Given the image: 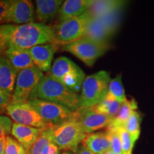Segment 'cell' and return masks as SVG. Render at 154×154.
I'll return each mask as SVG.
<instances>
[{"mask_svg":"<svg viewBox=\"0 0 154 154\" xmlns=\"http://www.w3.org/2000/svg\"><path fill=\"white\" fill-rule=\"evenodd\" d=\"M110 81V74L106 71H99L86 76L81 89L82 107L95 106L101 103L107 95Z\"/></svg>","mask_w":154,"mask_h":154,"instance_id":"obj_4","label":"cell"},{"mask_svg":"<svg viewBox=\"0 0 154 154\" xmlns=\"http://www.w3.org/2000/svg\"><path fill=\"white\" fill-rule=\"evenodd\" d=\"M116 129L118 130L119 134L120 135L123 153L133 154V149H134V143H136V141L131 137V136L126 131L125 128H116Z\"/></svg>","mask_w":154,"mask_h":154,"instance_id":"obj_27","label":"cell"},{"mask_svg":"<svg viewBox=\"0 0 154 154\" xmlns=\"http://www.w3.org/2000/svg\"><path fill=\"white\" fill-rule=\"evenodd\" d=\"M11 0H0V26L6 24L7 11Z\"/></svg>","mask_w":154,"mask_h":154,"instance_id":"obj_32","label":"cell"},{"mask_svg":"<svg viewBox=\"0 0 154 154\" xmlns=\"http://www.w3.org/2000/svg\"><path fill=\"white\" fill-rule=\"evenodd\" d=\"M108 95L112 96L121 103L127 101L125 89L123 85L121 74L117 75L113 79H111L108 88Z\"/></svg>","mask_w":154,"mask_h":154,"instance_id":"obj_25","label":"cell"},{"mask_svg":"<svg viewBox=\"0 0 154 154\" xmlns=\"http://www.w3.org/2000/svg\"><path fill=\"white\" fill-rule=\"evenodd\" d=\"M32 98L54 102L72 111H76L82 107L80 95L55 80L49 74L44 75L29 99Z\"/></svg>","mask_w":154,"mask_h":154,"instance_id":"obj_2","label":"cell"},{"mask_svg":"<svg viewBox=\"0 0 154 154\" xmlns=\"http://www.w3.org/2000/svg\"><path fill=\"white\" fill-rule=\"evenodd\" d=\"M56 49V44H42L29 49L34 66L42 72H50Z\"/></svg>","mask_w":154,"mask_h":154,"instance_id":"obj_14","label":"cell"},{"mask_svg":"<svg viewBox=\"0 0 154 154\" xmlns=\"http://www.w3.org/2000/svg\"><path fill=\"white\" fill-rule=\"evenodd\" d=\"M5 56L18 71L34 66L29 49H23L9 43L8 48L5 51Z\"/></svg>","mask_w":154,"mask_h":154,"instance_id":"obj_17","label":"cell"},{"mask_svg":"<svg viewBox=\"0 0 154 154\" xmlns=\"http://www.w3.org/2000/svg\"><path fill=\"white\" fill-rule=\"evenodd\" d=\"M83 144L94 154H104L111 150V138L109 132L99 131L86 136Z\"/></svg>","mask_w":154,"mask_h":154,"instance_id":"obj_18","label":"cell"},{"mask_svg":"<svg viewBox=\"0 0 154 154\" xmlns=\"http://www.w3.org/2000/svg\"><path fill=\"white\" fill-rule=\"evenodd\" d=\"M137 103L134 99H127V101L121 104L119 112L107 127H112L115 128H123L132 113L137 110Z\"/></svg>","mask_w":154,"mask_h":154,"instance_id":"obj_23","label":"cell"},{"mask_svg":"<svg viewBox=\"0 0 154 154\" xmlns=\"http://www.w3.org/2000/svg\"><path fill=\"white\" fill-rule=\"evenodd\" d=\"M5 113L16 124L34 127L40 129L51 128V126L42 119L34 108L28 102L10 103L6 109Z\"/></svg>","mask_w":154,"mask_h":154,"instance_id":"obj_11","label":"cell"},{"mask_svg":"<svg viewBox=\"0 0 154 154\" xmlns=\"http://www.w3.org/2000/svg\"><path fill=\"white\" fill-rule=\"evenodd\" d=\"M63 2L62 0H36V17L41 23L51 22L58 15Z\"/></svg>","mask_w":154,"mask_h":154,"instance_id":"obj_19","label":"cell"},{"mask_svg":"<svg viewBox=\"0 0 154 154\" xmlns=\"http://www.w3.org/2000/svg\"><path fill=\"white\" fill-rule=\"evenodd\" d=\"M5 138L6 136L0 138V154H5Z\"/></svg>","mask_w":154,"mask_h":154,"instance_id":"obj_35","label":"cell"},{"mask_svg":"<svg viewBox=\"0 0 154 154\" xmlns=\"http://www.w3.org/2000/svg\"><path fill=\"white\" fill-rule=\"evenodd\" d=\"M9 45V38L2 26H0V56H2L5 53Z\"/></svg>","mask_w":154,"mask_h":154,"instance_id":"obj_33","label":"cell"},{"mask_svg":"<svg viewBox=\"0 0 154 154\" xmlns=\"http://www.w3.org/2000/svg\"><path fill=\"white\" fill-rule=\"evenodd\" d=\"M43 76V72L35 66L19 71L11 103L27 102Z\"/></svg>","mask_w":154,"mask_h":154,"instance_id":"obj_8","label":"cell"},{"mask_svg":"<svg viewBox=\"0 0 154 154\" xmlns=\"http://www.w3.org/2000/svg\"><path fill=\"white\" fill-rule=\"evenodd\" d=\"M141 120V114L137 110H136L132 113L129 119L125 124L124 126L123 127L131 136V137L134 138L135 141H136L139 138Z\"/></svg>","mask_w":154,"mask_h":154,"instance_id":"obj_26","label":"cell"},{"mask_svg":"<svg viewBox=\"0 0 154 154\" xmlns=\"http://www.w3.org/2000/svg\"><path fill=\"white\" fill-rule=\"evenodd\" d=\"M120 17L116 14H111L101 17H92L88 23L84 37L94 41L109 43L119 26Z\"/></svg>","mask_w":154,"mask_h":154,"instance_id":"obj_10","label":"cell"},{"mask_svg":"<svg viewBox=\"0 0 154 154\" xmlns=\"http://www.w3.org/2000/svg\"><path fill=\"white\" fill-rule=\"evenodd\" d=\"M121 104L122 103L121 102L107 94L105 99L99 104L95 106L94 108L98 112L109 116L113 119L119 112Z\"/></svg>","mask_w":154,"mask_h":154,"instance_id":"obj_24","label":"cell"},{"mask_svg":"<svg viewBox=\"0 0 154 154\" xmlns=\"http://www.w3.org/2000/svg\"><path fill=\"white\" fill-rule=\"evenodd\" d=\"M104 154H116L115 153H113V152L111 151V150H110V151H107L106 153H105Z\"/></svg>","mask_w":154,"mask_h":154,"instance_id":"obj_37","label":"cell"},{"mask_svg":"<svg viewBox=\"0 0 154 154\" xmlns=\"http://www.w3.org/2000/svg\"><path fill=\"white\" fill-rule=\"evenodd\" d=\"M106 131L109 132L111 138V150L116 154H124L122 146H121V137L118 130L115 128H111V127H106Z\"/></svg>","mask_w":154,"mask_h":154,"instance_id":"obj_29","label":"cell"},{"mask_svg":"<svg viewBox=\"0 0 154 154\" xmlns=\"http://www.w3.org/2000/svg\"><path fill=\"white\" fill-rule=\"evenodd\" d=\"M59 149L53 143L50 128L42 131L27 154H59Z\"/></svg>","mask_w":154,"mask_h":154,"instance_id":"obj_22","label":"cell"},{"mask_svg":"<svg viewBox=\"0 0 154 154\" xmlns=\"http://www.w3.org/2000/svg\"><path fill=\"white\" fill-rule=\"evenodd\" d=\"M110 48L109 43L94 41L82 37L76 41L64 44L63 51L72 54L87 66H92L99 58L102 57Z\"/></svg>","mask_w":154,"mask_h":154,"instance_id":"obj_6","label":"cell"},{"mask_svg":"<svg viewBox=\"0 0 154 154\" xmlns=\"http://www.w3.org/2000/svg\"><path fill=\"white\" fill-rule=\"evenodd\" d=\"M12 121L7 116L0 115V138L7 136L12 128Z\"/></svg>","mask_w":154,"mask_h":154,"instance_id":"obj_30","label":"cell"},{"mask_svg":"<svg viewBox=\"0 0 154 154\" xmlns=\"http://www.w3.org/2000/svg\"><path fill=\"white\" fill-rule=\"evenodd\" d=\"M74 153V154H94L83 143H81L80 145L77 147V149L75 150Z\"/></svg>","mask_w":154,"mask_h":154,"instance_id":"obj_34","label":"cell"},{"mask_svg":"<svg viewBox=\"0 0 154 154\" xmlns=\"http://www.w3.org/2000/svg\"><path fill=\"white\" fill-rule=\"evenodd\" d=\"M61 154H74V153L72 151H64V152H63Z\"/></svg>","mask_w":154,"mask_h":154,"instance_id":"obj_36","label":"cell"},{"mask_svg":"<svg viewBox=\"0 0 154 154\" xmlns=\"http://www.w3.org/2000/svg\"><path fill=\"white\" fill-rule=\"evenodd\" d=\"M91 18L87 11L80 17L59 22L54 27L57 43L64 45L84 37Z\"/></svg>","mask_w":154,"mask_h":154,"instance_id":"obj_7","label":"cell"},{"mask_svg":"<svg viewBox=\"0 0 154 154\" xmlns=\"http://www.w3.org/2000/svg\"><path fill=\"white\" fill-rule=\"evenodd\" d=\"M126 5V2L117 0H101L94 1L88 11L91 17L96 18L121 11Z\"/></svg>","mask_w":154,"mask_h":154,"instance_id":"obj_21","label":"cell"},{"mask_svg":"<svg viewBox=\"0 0 154 154\" xmlns=\"http://www.w3.org/2000/svg\"><path fill=\"white\" fill-rule=\"evenodd\" d=\"M18 72L5 56H0V88L12 94Z\"/></svg>","mask_w":154,"mask_h":154,"instance_id":"obj_20","label":"cell"},{"mask_svg":"<svg viewBox=\"0 0 154 154\" xmlns=\"http://www.w3.org/2000/svg\"><path fill=\"white\" fill-rule=\"evenodd\" d=\"M36 14L33 3L29 0H11L7 11L6 24H24L33 22Z\"/></svg>","mask_w":154,"mask_h":154,"instance_id":"obj_13","label":"cell"},{"mask_svg":"<svg viewBox=\"0 0 154 154\" xmlns=\"http://www.w3.org/2000/svg\"><path fill=\"white\" fill-rule=\"evenodd\" d=\"M49 75L77 94L82 89L83 82L86 77L84 71L66 57L56 59L51 66Z\"/></svg>","mask_w":154,"mask_h":154,"instance_id":"obj_3","label":"cell"},{"mask_svg":"<svg viewBox=\"0 0 154 154\" xmlns=\"http://www.w3.org/2000/svg\"><path fill=\"white\" fill-rule=\"evenodd\" d=\"M51 138L59 149L74 153L87 136L74 118L60 125L51 126Z\"/></svg>","mask_w":154,"mask_h":154,"instance_id":"obj_5","label":"cell"},{"mask_svg":"<svg viewBox=\"0 0 154 154\" xmlns=\"http://www.w3.org/2000/svg\"><path fill=\"white\" fill-rule=\"evenodd\" d=\"M12 94L0 88V113L5 112L6 109L11 103Z\"/></svg>","mask_w":154,"mask_h":154,"instance_id":"obj_31","label":"cell"},{"mask_svg":"<svg viewBox=\"0 0 154 154\" xmlns=\"http://www.w3.org/2000/svg\"><path fill=\"white\" fill-rule=\"evenodd\" d=\"M5 154H27L24 147L10 136L5 138Z\"/></svg>","mask_w":154,"mask_h":154,"instance_id":"obj_28","label":"cell"},{"mask_svg":"<svg viewBox=\"0 0 154 154\" xmlns=\"http://www.w3.org/2000/svg\"><path fill=\"white\" fill-rule=\"evenodd\" d=\"M93 2L94 0H66V1H64L58 13L59 21L61 22L66 19L82 16L89 9L93 4Z\"/></svg>","mask_w":154,"mask_h":154,"instance_id":"obj_16","label":"cell"},{"mask_svg":"<svg viewBox=\"0 0 154 154\" xmlns=\"http://www.w3.org/2000/svg\"><path fill=\"white\" fill-rule=\"evenodd\" d=\"M50 126H57L74 118V111L46 100L32 98L27 101Z\"/></svg>","mask_w":154,"mask_h":154,"instance_id":"obj_9","label":"cell"},{"mask_svg":"<svg viewBox=\"0 0 154 154\" xmlns=\"http://www.w3.org/2000/svg\"><path fill=\"white\" fill-rule=\"evenodd\" d=\"M2 26L9 43L23 49H29L47 43L57 44L54 27L47 24L33 22L20 25L3 24Z\"/></svg>","mask_w":154,"mask_h":154,"instance_id":"obj_1","label":"cell"},{"mask_svg":"<svg viewBox=\"0 0 154 154\" xmlns=\"http://www.w3.org/2000/svg\"><path fill=\"white\" fill-rule=\"evenodd\" d=\"M74 119L86 134H90L109 126L113 118L98 112L94 106L81 107L74 111Z\"/></svg>","mask_w":154,"mask_h":154,"instance_id":"obj_12","label":"cell"},{"mask_svg":"<svg viewBox=\"0 0 154 154\" xmlns=\"http://www.w3.org/2000/svg\"><path fill=\"white\" fill-rule=\"evenodd\" d=\"M43 130L14 123L11 134L28 153Z\"/></svg>","mask_w":154,"mask_h":154,"instance_id":"obj_15","label":"cell"}]
</instances>
